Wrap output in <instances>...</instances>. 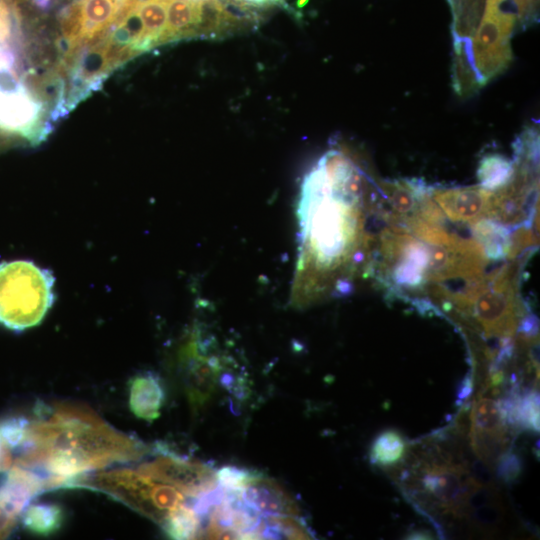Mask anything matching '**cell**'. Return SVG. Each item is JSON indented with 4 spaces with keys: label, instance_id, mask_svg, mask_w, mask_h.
I'll use <instances>...</instances> for the list:
<instances>
[{
    "label": "cell",
    "instance_id": "cell-1",
    "mask_svg": "<svg viewBox=\"0 0 540 540\" xmlns=\"http://www.w3.org/2000/svg\"><path fill=\"white\" fill-rule=\"evenodd\" d=\"M365 188L328 174L318 161L305 176L297 206L298 256L290 302L304 308L334 288L349 287L344 275L357 262L363 236Z\"/></svg>",
    "mask_w": 540,
    "mask_h": 540
},
{
    "label": "cell",
    "instance_id": "cell-2",
    "mask_svg": "<svg viewBox=\"0 0 540 540\" xmlns=\"http://www.w3.org/2000/svg\"><path fill=\"white\" fill-rule=\"evenodd\" d=\"M37 411L38 419L29 423L25 449L72 452L93 471L114 463L136 462L153 451V446L116 430L84 405L56 403Z\"/></svg>",
    "mask_w": 540,
    "mask_h": 540
},
{
    "label": "cell",
    "instance_id": "cell-3",
    "mask_svg": "<svg viewBox=\"0 0 540 540\" xmlns=\"http://www.w3.org/2000/svg\"><path fill=\"white\" fill-rule=\"evenodd\" d=\"M52 273L31 261L0 264V324L22 331L38 325L54 302Z\"/></svg>",
    "mask_w": 540,
    "mask_h": 540
},
{
    "label": "cell",
    "instance_id": "cell-4",
    "mask_svg": "<svg viewBox=\"0 0 540 540\" xmlns=\"http://www.w3.org/2000/svg\"><path fill=\"white\" fill-rule=\"evenodd\" d=\"M67 488L102 492L158 525L185 501L184 494L174 486L130 468L90 472L71 481Z\"/></svg>",
    "mask_w": 540,
    "mask_h": 540
},
{
    "label": "cell",
    "instance_id": "cell-5",
    "mask_svg": "<svg viewBox=\"0 0 540 540\" xmlns=\"http://www.w3.org/2000/svg\"><path fill=\"white\" fill-rule=\"evenodd\" d=\"M515 22L516 13L510 0H486L484 14L470 47L479 84L487 83L511 63L510 40Z\"/></svg>",
    "mask_w": 540,
    "mask_h": 540
},
{
    "label": "cell",
    "instance_id": "cell-6",
    "mask_svg": "<svg viewBox=\"0 0 540 540\" xmlns=\"http://www.w3.org/2000/svg\"><path fill=\"white\" fill-rule=\"evenodd\" d=\"M514 292L506 271L497 273L488 285L470 289L456 303L465 308L473 306V315L489 336L508 338L517 326V307Z\"/></svg>",
    "mask_w": 540,
    "mask_h": 540
},
{
    "label": "cell",
    "instance_id": "cell-7",
    "mask_svg": "<svg viewBox=\"0 0 540 540\" xmlns=\"http://www.w3.org/2000/svg\"><path fill=\"white\" fill-rule=\"evenodd\" d=\"M152 454L156 455L154 459L137 468L144 475L172 485L191 497L217 488L216 470L212 466L178 455L161 442L153 445Z\"/></svg>",
    "mask_w": 540,
    "mask_h": 540
},
{
    "label": "cell",
    "instance_id": "cell-8",
    "mask_svg": "<svg viewBox=\"0 0 540 540\" xmlns=\"http://www.w3.org/2000/svg\"><path fill=\"white\" fill-rule=\"evenodd\" d=\"M209 342L196 329L179 351L183 387L194 411L203 408L210 400L222 370L219 357L209 353Z\"/></svg>",
    "mask_w": 540,
    "mask_h": 540
},
{
    "label": "cell",
    "instance_id": "cell-9",
    "mask_svg": "<svg viewBox=\"0 0 540 540\" xmlns=\"http://www.w3.org/2000/svg\"><path fill=\"white\" fill-rule=\"evenodd\" d=\"M422 492L445 513L456 517L467 513L468 499L477 486L462 465L433 460L421 469Z\"/></svg>",
    "mask_w": 540,
    "mask_h": 540
},
{
    "label": "cell",
    "instance_id": "cell-10",
    "mask_svg": "<svg viewBox=\"0 0 540 540\" xmlns=\"http://www.w3.org/2000/svg\"><path fill=\"white\" fill-rule=\"evenodd\" d=\"M200 538L248 539L261 517L240 495L225 492V496L206 515ZM205 517V518H206Z\"/></svg>",
    "mask_w": 540,
    "mask_h": 540
},
{
    "label": "cell",
    "instance_id": "cell-11",
    "mask_svg": "<svg viewBox=\"0 0 540 540\" xmlns=\"http://www.w3.org/2000/svg\"><path fill=\"white\" fill-rule=\"evenodd\" d=\"M506 421L499 401L480 398L471 412V445L476 455L492 462L502 453L506 442Z\"/></svg>",
    "mask_w": 540,
    "mask_h": 540
},
{
    "label": "cell",
    "instance_id": "cell-12",
    "mask_svg": "<svg viewBox=\"0 0 540 540\" xmlns=\"http://www.w3.org/2000/svg\"><path fill=\"white\" fill-rule=\"evenodd\" d=\"M433 199L451 221L473 223L491 218L494 193L481 186L438 189L433 191Z\"/></svg>",
    "mask_w": 540,
    "mask_h": 540
},
{
    "label": "cell",
    "instance_id": "cell-13",
    "mask_svg": "<svg viewBox=\"0 0 540 540\" xmlns=\"http://www.w3.org/2000/svg\"><path fill=\"white\" fill-rule=\"evenodd\" d=\"M242 500L257 513L301 517L295 499L276 481L255 472L240 494Z\"/></svg>",
    "mask_w": 540,
    "mask_h": 540
},
{
    "label": "cell",
    "instance_id": "cell-14",
    "mask_svg": "<svg viewBox=\"0 0 540 540\" xmlns=\"http://www.w3.org/2000/svg\"><path fill=\"white\" fill-rule=\"evenodd\" d=\"M165 390L159 376L143 372L129 382V407L142 420L152 422L160 416Z\"/></svg>",
    "mask_w": 540,
    "mask_h": 540
},
{
    "label": "cell",
    "instance_id": "cell-15",
    "mask_svg": "<svg viewBox=\"0 0 540 540\" xmlns=\"http://www.w3.org/2000/svg\"><path fill=\"white\" fill-rule=\"evenodd\" d=\"M201 20V0H168L166 25L158 45L198 36Z\"/></svg>",
    "mask_w": 540,
    "mask_h": 540
},
{
    "label": "cell",
    "instance_id": "cell-16",
    "mask_svg": "<svg viewBox=\"0 0 540 540\" xmlns=\"http://www.w3.org/2000/svg\"><path fill=\"white\" fill-rule=\"evenodd\" d=\"M473 235L486 257L500 260L512 250V236L502 222L481 218L472 223Z\"/></svg>",
    "mask_w": 540,
    "mask_h": 540
},
{
    "label": "cell",
    "instance_id": "cell-17",
    "mask_svg": "<svg viewBox=\"0 0 540 540\" xmlns=\"http://www.w3.org/2000/svg\"><path fill=\"white\" fill-rule=\"evenodd\" d=\"M84 22L83 43L102 36L115 23L120 0H81Z\"/></svg>",
    "mask_w": 540,
    "mask_h": 540
},
{
    "label": "cell",
    "instance_id": "cell-18",
    "mask_svg": "<svg viewBox=\"0 0 540 540\" xmlns=\"http://www.w3.org/2000/svg\"><path fill=\"white\" fill-rule=\"evenodd\" d=\"M312 535L299 516L267 515L260 519L249 539H311Z\"/></svg>",
    "mask_w": 540,
    "mask_h": 540
},
{
    "label": "cell",
    "instance_id": "cell-19",
    "mask_svg": "<svg viewBox=\"0 0 540 540\" xmlns=\"http://www.w3.org/2000/svg\"><path fill=\"white\" fill-rule=\"evenodd\" d=\"M63 521L64 511L54 503L29 504L22 512L24 528L40 536L54 534L61 528Z\"/></svg>",
    "mask_w": 540,
    "mask_h": 540
},
{
    "label": "cell",
    "instance_id": "cell-20",
    "mask_svg": "<svg viewBox=\"0 0 540 540\" xmlns=\"http://www.w3.org/2000/svg\"><path fill=\"white\" fill-rule=\"evenodd\" d=\"M168 0H141L137 5L143 25V40L146 51L158 45L167 19Z\"/></svg>",
    "mask_w": 540,
    "mask_h": 540
},
{
    "label": "cell",
    "instance_id": "cell-21",
    "mask_svg": "<svg viewBox=\"0 0 540 540\" xmlns=\"http://www.w3.org/2000/svg\"><path fill=\"white\" fill-rule=\"evenodd\" d=\"M515 171L511 160L499 154H489L481 158L477 177L482 188L494 191L508 185Z\"/></svg>",
    "mask_w": 540,
    "mask_h": 540
},
{
    "label": "cell",
    "instance_id": "cell-22",
    "mask_svg": "<svg viewBox=\"0 0 540 540\" xmlns=\"http://www.w3.org/2000/svg\"><path fill=\"white\" fill-rule=\"evenodd\" d=\"M160 526L172 539H196L200 538L202 520L192 507L183 504L173 510Z\"/></svg>",
    "mask_w": 540,
    "mask_h": 540
},
{
    "label": "cell",
    "instance_id": "cell-23",
    "mask_svg": "<svg viewBox=\"0 0 540 540\" xmlns=\"http://www.w3.org/2000/svg\"><path fill=\"white\" fill-rule=\"evenodd\" d=\"M380 186L393 209L402 215L413 212L420 197L427 192L423 184L414 181H383Z\"/></svg>",
    "mask_w": 540,
    "mask_h": 540
},
{
    "label": "cell",
    "instance_id": "cell-24",
    "mask_svg": "<svg viewBox=\"0 0 540 540\" xmlns=\"http://www.w3.org/2000/svg\"><path fill=\"white\" fill-rule=\"evenodd\" d=\"M406 451V442L395 430L380 433L373 441L370 449V461L378 466L397 464Z\"/></svg>",
    "mask_w": 540,
    "mask_h": 540
},
{
    "label": "cell",
    "instance_id": "cell-25",
    "mask_svg": "<svg viewBox=\"0 0 540 540\" xmlns=\"http://www.w3.org/2000/svg\"><path fill=\"white\" fill-rule=\"evenodd\" d=\"M29 423L30 421L22 416L0 420V438L11 452H18L27 443Z\"/></svg>",
    "mask_w": 540,
    "mask_h": 540
},
{
    "label": "cell",
    "instance_id": "cell-26",
    "mask_svg": "<svg viewBox=\"0 0 540 540\" xmlns=\"http://www.w3.org/2000/svg\"><path fill=\"white\" fill-rule=\"evenodd\" d=\"M254 473L236 466H224L216 470L218 487L227 493L240 495Z\"/></svg>",
    "mask_w": 540,
    "mask_h": 540
},
{
    "label": "cell",
    "instance_id": "cell-27",
    "mask_svg": "<svg viewBox=\"0 0 540 540\" xmlns=\"http://www.w3.org/2000/svg\"><path fill=\"white\" fill-rule=\"evenodd\" d=\"M521 468L520 456L512 451H508L499 456L496 472L502 481L511 484L519 477Z\"/></svg>",
    "mask_w": 540,
    "mask_h": 540
},
{
    "label": "cell",
    "instance_id": "cell-28",
    "mask_svg": "<svg viewBox=\"0 0 540 540\" xmlns=\"http://www.w3.org/2000/svg\"><path fill=\"white\" fill-rule=\"evenodd\" d=\"M12 21L8 6L0 0V45L10 44Z\"/></svg>",
    "mask_w": 540,
    "mask_h": 540
},
{
    "label": "cell",
    "instance_id": "cell-29",
    "mask_svg": "<svg viewBox=\"0 0 540 540\" xmlns=\"http://www.w3.org/2000/svg\"><path fill=\"white\" fill-rule=\"evenodd\" d=\"M517 8V15L521 21L529 23L536 18L538 0H513Z\"/></svg>",
    "mask_w": 540,
    "mask_h": 540
},
{
    "label": "cell",
    "instance_id": "cell-30",
    "mask_svg": "<svg viewBox=\"0 0 540 540\" xmlns=\"http://www.w3.org/2000/svg\"><path fill=\"white\" fill-rule=\"evenodd\" d=\"M18 516L0 503V539L7 537L13 530Z\"/></svg>",
    "mask_w": 540,
    "mask_h": 540
},
{
    "label": "cell",
    "instance_id": "cell-31",
    "mask_svg": "<svg viewBox=\"0 0 540 540\" xmlns=\"http://www.w3.org/2000/svg\"><path fill=\"white\" fill-rule=\"evenodd\" d=\"M538 330L537 321L534 316L524 319L520 325V332L524 336H535Z\"/></svg>",
    "mask_w": 540,
    "mask_h": 540
},
{
    "label": "cell",
    "instance_id": "cell-32",
    "mask_svg": "<svg viewBox=\"0 0 540 540\" xmlns=\"http://www.w3.org/2000/svg\"><path fill=\"white\" fill-rule=\"evenodd\" d=\"M13 458L11 451L0 438V470L9 468L12 465Z\"/></svg>",
    "mask_w": 540,
    "mask_h": 540
},
{
    "label": "cell",
    "instance_id": "cell-33",
    "mask_svg": "<svg viewBox=\"0 0 540 540\" xmlns=\"http://www.w3.org/2000/svg\"><path fill=\"white\" fill-rule=\"evenodd\" d=\"M255 9L268 8L273 5L284 4V0H239Z\"/></svg>",
    "mask_w": 540,
    "mask_h": 540
},
{
    "label": "cell",
    "instance_id": "cell-34",
    "mask_svg": "<svg viewBox=\"0 0 540 540\" xmlns=\"http://www.w3.org/2000/svg\"><path fill=\"white\" fill-rule=\"evenodd\" d=\"M471 387L472 382L470 379L465 380V382L462 384L461 388L459 389L458 393V400L463 401L465 400L471 393Z\"/></svg>",
    "mask_w": 540,
    "mask_h": 540
},
{
    "label": "cell",
    "instance_id": "cell-35",
    "mask_svg": "<svg viewBox=\"0 0 540 540\" xmlns=\"http://www.w3.org/2000/svg\"><path fill=\"white\" fill-rule=\"evenodd\" d=\"M406 538L407 539H431L433 538V536L431 535L430 532L426 530L417 529L408 533Z\"/></svg>",
    "mask_w": 540,
    "mask_h": 540
},
{
    "label": "cell",
    "instance_id": "cell-36",
    "mask_svg": "<svg viewBox=\"0 0 540 540\" xmlns=\"http://www.w3.org/2000/svg\"><path fill=\"white\" fill-rule=\"evenodd\" d=\"M51 0H33V2L36 4L37 7L41 9H45L47 6H49Z\"/></svg>",
    "mask_w": 540,
    "mask_h": 540
},
{
    "label": "cell",
    "instance_id": "cell-37",
    "mask_svg": "<svg viewBox=\"0 0 540 540\" xmlns=\"http://www.w3.org/2000/svg\"><path fill=\"white\" fill-rule=\"evenodd\" d=\"M120 1H121V3H122L124 0H120Z\"/></svg>",
    "mask_w": 540,
    "mask_h": 540
}]
</instances>
